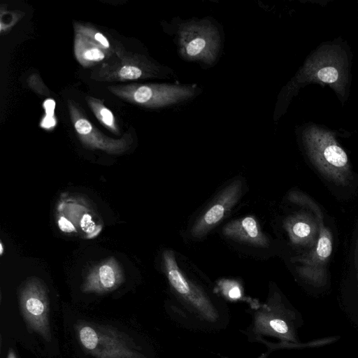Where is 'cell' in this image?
Segmentation results:
<instances>
[{"label":"cell","mask_w":358,"mask_h":358,"mask_svg":"<svg viewBox=\"0 0 358 358\" xmlns=\"http://www.w3.org/2000/svg\"><path fill=\"white\" fill-rule=\"evenodd\" d=\"M307 155L317 169L329 181L345 186L352 178L349 159L329 131L309 126L303 131Z\"/></svg>","instance_id":"obj_1"},{"label":"cell","mask_w":358,"mask_h":358,"mask_svg":"<svg viewBox=\"0 0 358 358\" xmlns=\"http://www.w3.org/2000/svg\"><path fill=\"white\" fill-rule=\"evenodd\" d=\"M328 85L340 96L348 83V64L345 52L337 46L322 45L305 62L291 86L304 83Z\"/></svg>","instance_id":"obj_2"},{"label":"cell","mask_w":358,"mask_h":358,"mask_svg":"<svg viewBox=\"0 0 358 358\" xmlns=\"http://www.w3.org/2000/svg\"><path fill=\"white\" fill-rule=\"evenodd\" d=\"M80 343L95 358H141L131 339L111 327L83 324L78 328Z\"/></svg>","instance_id":"obj_3"},{"label":"cell","mask_w":358,"mask_h":358,"mask_svg":"<svg viewBox=\"0 0 358 358\" xmlns=\"http://www.w3.org/2000/svg\"><path fill=\"white\" fill-rule=\"evenodd\" d=\"M178 41L183 58L206 64L215 62L220 45L217 29L206 20L181 24L178 31Z\"/></svg>","instance_id":"obj_4"},{"label":"cell","mask_w":358,"mask_h":358,"mask_svg":"<svg viewBox=\"0 0 358 358\" xmlns=\"http://www.w3.org/2000/svg\"><path fill=\"white\" fill-rule=\"evenodd\" d=\"M19 298L22 315L29 329L50 341L49 301L43 283L35 278L29 279L21 287Z\"/></svg>","instance_id":"obj_5"},{"label":"cell","mask_w":358,"mask_h":358,"mask_svg":"<svg viewBox=\"0 0 358 358\" xmlns=\"http://www.w3.org/2000/svg\"><path fill=\"white\" fill-rule=\"evenodd\" d=\"M315 214L320 221L318 238L309 252L296 259L299 264L296 271L309 283L322 286L327 281V266L333 248L332 236L322 223V214L320 209Z\"/></svg>","instance_id":"obj_6"},{"label":"cell","mask_w":358,"mask_h":358,"mask_svg":"<svg viewBox=\"0 0 358 358\" xmlns=\"http://www.w3.org/2000/svg\"><path fill=\"white\" fill-rule=\"evenodd\" d=\"M242 191L243 182L241 180L237 179L228 184L192 225L190 229L191 236L194 238H200L206 235L238 203Z\"/></svg>","instance_id":"obj_7"},{"label":"cell","mask_w":358,"mask_h":358,"mask_svg":"<svg viewBox=\"0 0 358 358\" xmlns=\"http://www.w3.org/2000/svg\"><path fill=\"white\" fill-rule=\"evenodd\" d=\"M124 281L122 269L117 260L110 257L93 267L82 285L86 293L101 294L112 291Z\"/></svg>","instance_id":"obj_8"},{"label":"cell","mask_w":358,"mask_h":358,"mask_svg":"<svg viewBox=\"0 0 358 358\" xmlns=\"http://www.w3.org/2000/svg\"><path fill=\"white\" fill-rule=\"evenodd\" d=\"M227 238L266 248L269 245L267 236L261 231L253 216H246L228 222L222 230Z\"/></svg>","instance_id":"obj_9"},{"label":"cell","mask_w":358,"mask_h":358,"mask_svg":"<svg viewBox=\"0 0 358 358\" xmlns=\"http://www.w3.org/2000/svg\"><path fill=\"white\" fill-rule=\"evenodd\" d=\"M163 262L165 273L172 287L196 305L203 306L206 302L205 299L183 275L172 250H167L164 252Z\"/></svg>","instance_id":"obj_10"},{"label":"cell","mask_w":358,"mask_h":358,"mask_svg":"<svg viewBox=\"0 0 358 358\" xmlns=\"http://www.w3.org/2000/svg\"><path fill=\"white\" fill-rule=\"evenodd\" d=\"M284 226L292 243L315 245L318 238L316 236L319 234V221L317 226L310 216L300 213L288 217Z\"/></svg>","instance_id":"obj_11"},{"label":"cell","mask_w":358,"mask_h":358,"mask_svg":"<svg viewBox=\"0 0 358 358\" xmlns=\"http://www.w3.org/2000/svg\"><path fill=\"white\" fill-rule=\"evenodd\" d=\"M141 75V70L133 66H123L120 71V76L124 79H137L140 78Z\"/></svg>","instance_id":"obj_12"},{"label":"cell","mask_w":358,"mask_h":358,"mask_svg":"<svg viewBox=\"0 0 358 358\" xmlns=\"http://www.w3.org/2000/svg\"><path fill=\"white\" fill-rule=\"evenodd\" d=\"M269 325L275 332L285 335L289 333V327L287 322L280 318H274L269 322Z\"/></svg>","instance_id":"obj_13"},{"label":"cell","mask_w":358,"mask_h":358,"mask_svg":"<svg viewBox=\"0 0 358 358\" xmlns=\"http://www.w3.org/2000/svg\"><path fill=\"white\" fill-rule=\"evenodd\" d=\"M76 131L80 134H87L92 131V125L87 120L80 119L75 124Z\"/></svg>","instance_id":"obj_14"},{"label":"cell","mask_w":358,"mask_h":358,"mask_svg":"<svg viewBox=\"0 0 358 358\" xmlns=\"http://www.w3.org/2000/svg\"><path fill=\"white\" fill-rule=\"evenodd\" d=\"M84 57L88 60L99 61L103 59L104 55L98 49L92 48L85 52Z\"/></svg>","instance_id":"obj_15"},{"label":"cell","mask_w":358,"mask_h":358,"mask_svg":"<svg viewBox=\"0 0 358 358\" xmlns=\"http://www.w3.org/2000/svg\"><path fill=\"white\" fill-rule=\"evenodd\" d=\"M102 120L105 124L111 126L113 122L112 113L107 108H102L100 111Z\"/></svg>","instance_id":"obj_16"},{"label":"cell","mask_w":358,"mask_h":358,"mask_svg":"<svg viewBox=\"0 0 358 358\" xmlns=\"http://www.w3.org/2000/svg\"><path fill=\"white\" fill-rule=\"evenodd\" d=\"M55 103L52 99H48L44 103V108L46 112V116L52 117L54 115V109Z\"/></svg>","instance_id":"obj_17"},{"label":"cell","mask_w":358,"mask_h":358,"mask_svg":"<svg viewBox=\"0 0 358 358\" xmlns=\"http://www.w3.org/2000/svg\"><path fill=\"white\" fill-rule=\"evenodd\" d=\"M241 291L237 286H234L228 292V296L234 299H238L241 297Z\"/></svg>","instance_id":"obj_18"},{"label":"cell","mask_w":358,"mask_h":358,"mask_svg":"<svg viewBox=\"0 0 358 358\" xmlns=\"http://www.w3.org/2000/svg\"><path fill=\"white\" fill-rule=\"evenodd\" d=\"M55 124V120L52 117L45 116L42 121L41 125L45 128H50Z\"/></svg>","instance_id":"obj_19"},{"label":"cell","mask_w":358,"mask_h":358,"mask_svg":"<svg viewBox=\"0 0 358 358\" xmlns=\"http://www.w3.org/2000/svg\"><path fill=\"white\" fill-rule=\"evenodd\" d=\"M94 38L96 41L101 43L103 45L108 48L109 46L108 41L107 39L100 33H97L95 34Z\"/></svg>","instance_id":"obj_20"},{"label":"cell","mask_w":358,"mask_h":358,"mask_svg":"<svg viewBox=\"0 0 358 358\" xmlns=\"http://www.w3.org/2000/svg\"><path fill=\"white\" fill-rule=\"evenodd\" d=\"M355 266L357 268V278H358V236L357 238L356 245H355Z\"/></svg>","instance_id":"obj_21"},{"label":"cell","mask_w":358,"mask_h":358,"mask_svg":"<svg viewBox=\"0 0 358 358\" xmlns=\"http://www.w3.org/2000/svg\"><path fill=\"white\" fill-rule=\"evenodd\" d=\"M7 358H17L15 353L12 348H9Z\"/></svg>","instance_id":"obj_22"},{"label":"cell","mask_w":358,"mask_h":358,"mask_svg":"<svg viewBox=\"0 0 358 358\" xmlns=\"http://www.w3.org/2000/svg\"><path fill=\"white\" fill-rule=\"evenodd\" d=\"M0 245H1V252L0 253H1V255H2L3 251V244L1 242L0 243Z\"/></svg>","instance_id":"obj_23"}]
</instances>
